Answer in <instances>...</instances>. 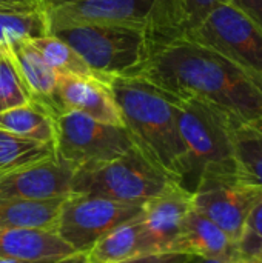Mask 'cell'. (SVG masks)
Masks as SVG:
<instances>
[{
	"label": "cell",
	"instance_id": "6da1fadb",
	"mask_svg": "<svg viewBox=\"0 0 262 263\" xmlns=\"http://www.w3.org/2000/svg\"><path fill=\"white\" fill-rule=\"evenodd\" d=\"M173 97H195L242 123L262 116V92L224 55L187 39L156 48L139 74Z\"/></svg>",
	"mask_w": 262,
	"mask_h": 263
},
{
	"label": "cell",
	"instance_id": "7a4b0ae2",
	"mask_svg": "<svg viewBox=\"0 0 262 263\" xmlns=\"http://www.w3.org/2000/svg\"><path fill=\"white\" fill-rule=\"evenodd\" d=\"M107 83L134 145L184 185L187 151L178 129L171 96L141 76L110 77Z\"/></svg>",
	"mask_w": 262,
	"mask_h": 263
},
{
	"label": "cell",
	"instance_id": "3957f363",
	"mask_svg": "<svg viewBox=\"0 0 262 263\" xmlns=\"http://www.w3.org/2000/svg\"><path fill=\"white\" fill-rule=\"evenodd\" d=\"M49 34L66 42L103 82L139 76L154 52L148 29L130 25H73Z\"/></svg>",
	"mask_w": 262,
	"mask_h": 263
},
{
	"label": "cell",
	"instance_id": "277c9868",
	"mask_svg": "<svg viewBox=\"0 0 262 263\" xmlns=\"http://www.w3.org/2000/svg\"><path fill=\"white\" fill-rule=\"evenodd\" d=\"M173 182L179 180L159 168L134 145L116 160L74 171L71 194L145 205Z\"/></svg>",
	"mask_w": 262,
	"mask_h": 263
},
{
	"label": "cell",
	"instance_id": "5b68a950",
	"mask_svg": "<svg viewBox=\"0 0 262 263\" xmlns=\"http://www.w3.org/2000/svg\"><path fill=\"white\" fill-rule=\"evenodd\" d=\"M176 123L187 151V177L196 180L208 165L233 162V129L239 122L221 108L195 97H173Z\"/></svg>",
	"mask_w": 262,
	"mask_h": 263
},
{
	"label": "cell",
	"instance_id": "8992f818",
	"mask_svg": "<svg viewBox=\"0 0 262 263\" xmlns=\"http://www.w3.org/2000/svg\"><path fill=\"white\" fill-rule=\"evenodd\" d=\"M261 199V188L246 180L233 162L205 166L191 190L193 210L238 243Z\"/></svg>",
	"mask_w": 262,
	"mask_h": 263
},
{
	"label": "cell",
	"instance_id": "52a82bcc",
	"mask_svg": "<svg viewBox=\"0 0 262 263\" xmlns=\"http://www.w3.org/2000/svg\"><path fill=\"white\" fill-rule=\"evenodd\" d=\"M134 142L124 126L97 122L79 112L54 116L56 159L74 171L119 159Z\"/></svg>",
	"mask_w": 262,
	"mask_h": 263
},
{
	"label": "cell",
	"instance_id": "ba28073f",
	"mask_svg": "<svg viewBox=\"0 0 262 263\" xmlns=\"http://www.w3.org/2000/svg\"><path fill=\"white\" fill-rule=\"evenodd\" d=\"M185 39L224 55L262 92V31L235 6H216Z\"/></svg>",
	"mask_w": 262,
	"mask_h": 263
},
{
	"label": "cell",
	"instance_id": "9c48e42d",
	"mask_svg": "<svg viewBox=\"0 0 262 263\" xmlns=\"http://www.w3.org/2000/svg\"><path fill=\"white\" fill-rule=\"evenodd\" d=\"M142 211L144 205L71 194L62 203L54 231L76 253L86 254L99 239L137 219Z\"/></svg>",
	"mask_w": 262,
	"mask_h": 263
},
{
	"label": "cell",
	"instance_id": "30bf717a",
	"mask_svg": "<svg viewBox=\"0 0 262 263\" xmlns=\"http://www.w3.org/2000/svg\"><path fill=\"white\" fill-rule=\"evenodd\" d=\"M156 0H49L42 6L48 34L73 25H130L150 31Z\"/></svg>",
	"mask_w": 262,
	"mask_h": 263
},
{
	"label": "cell",
	"instance_id": "8fae6325",
	"mask_svg": "<svg viewBox=\"0 0 262 263\" xmlns=\"http://www.w3.org/2000/svg\"><path fill=\"white\" fill-rule=\"evenodd\" d=\"M191 210V191L181 182H173L162 194L148 200L139 217L144 254L170 253Z\"/></svg>",
	"mask_w": 262,
	"mask_h": 263
},
{
	"label": "cell",
	"instance_id": "7c38bea8",
	"mask_svg": "<svg viewBox=\"0 0 262 263\" xmlns=\"http://www.w3.org/2000/svg\"><path fill=\"white\" fill-rule=\"evenodd\" d=\"M68 111L88 116L97 122L113 126H124L119 106L108 83L94 77L57 76L51 114L54 117Z\"/></svg>",
	"mask_w": 262,
	"mask_h": 263
},
{
	"label": "cell",
	"instance_id": "4fadbf2b",
	"mask_svg": "<svg viewBox=\"0 0 262 263\" xmlns=\"http://www.w3.org/2000/svg\"><path fill=\"white\" fill-rule=\"evenodd\" d=\"M74 170L51 160L0 177V199L54 200L71 196Z\"/></svg>",
	"mask_w": 262,
	"mask_h": 263
},
{
	"label": "cell",
	"instance_id": "5bb4252c",
	"mask_svg": "<svg viewBox=\"0 0 262 263\" xmlns=\"http://www.w3.org/2000/svg\"><path fill=\"white\" fill-rule=\"evenodd\" d=\"M170 253L190 254L196 259L242 262L238 242L195 210L187 214Z\"/></svg>",
	"mask_w": 262,
	"mask_h": 263
},
{
	"label": "cell",
	"instance_id": "9a60e30c",
	"mask_svg": "<svg viewBox=\"0 0 262 263\" xmlns=\"http://www.w3.org/2000/svg\"><path fill=\"white\" fill-rule=\"evenodd\" d=\"M222 3L227 0H156L154 17L148 31L154 48L185 39Z\"/></svg>",
	"mask_w": 262,
	"mask_h": 263
},
{
	"label": "cell",
	"instance_id": "2e32d148",
	"mask_svg": "<svg viewBox=\"0 0 262 263\" xmlns=\"http://www.w3.org/2000/svg\"><path fill=\"white\" fill-rule=\"evenodd\" d=\"M76 251L56 231L0 228V259L22 263H51Z\"/></svg>",
	"mask_w": 262,
	"mask_h": 263
},
{
	"label": "cell",
	"instance_id": "e0dca14e",
	"mask_svg": "<svg viewBox=\"0 0 262 263\" xmlns=\"http://www.w3.org/2000/svg\"><path fill=\"white\" fill-rule=\"evenodd\" d=\"M34 103L51 112L53 97L57 85V72L46 63L29 40L15 42L6 48Z\"/></svg>",
	"mask_w": 262,
	"mask_h": 263
},
{
	"label": "cell",
	"instance_id": "ac0fdd59",
	"mask_svg": "<svg viewBox=\"0 0 262 263\" xmlns=\"http://www.w3.org/2000/svg\"><path fill=\"white\" fill-rule=\"evenodd\" d=\"M65 199L40 202L0 199V228L54 231Z\"/></svg>",
	"mask_w": 262,
	"mask_h": 263
},
{
	"label": "cell",
	"instance_id": "d6986e66",
	"mask_svg": "<svg viewBox=\"0 0 262 263\" xmlns=\"http://www.w3.org/2000/svg\"><path fill=\"white\" fill-rule=\"evenodd\" d=\"M57 160L54 143L26 139L0 129V177Z\"/></svg>",
	"mask_w": 262,
	"mask_h": 263
},
{
	"label": "cell",
	"instance_id": "ffe728a7",
	"mask_svg": "<svg viewBox=\"0 0 262 263\" xmlns=\"http://www.w3.org/2000/svg\"><path fill=\"white\" fill-rule=\"evenodd\" d=\"M139 217L114 228L99 239L86 253L90 263H117L142 256L144 242Z\"/></svg>",
	"mask_w": 262,
	"mask_h": 263
},
{
	"label": "cell",
	"instance_id": "44dd1931",
	"mask_svg": "<svg viewBox=\"0 0 262 263\" xmlns=\"http://www.w3.org/2000/svg\"><path fill=\"white\" fill-rule=\"evenodd\" d=\"M0 129L26 139L54 143V117L46 108L34 102L0 112Z\"/></svg>",
	"mask_w": 262,
	"mask_h": 263
},
{
	"label": "cell",
	"instance_id": "7402d4cb",
	"mask_svg": "<svg viewBox=\"0 0 262 263\" xmlns=\"http://www.w3.org/2000/svg\"><path fill=\"white\" fill-rule=\"evenodd\" d=\"M48 34L42 8H0V49Z\"/></svg>",
	"mask_w": 262,
	"mask_h": 263
},
{
	"label": "cell",
	"instance_id": "603a6c76",
	"mask_svg": "<svg viewBox=\"0 0 262 263\" xmlns=\"http://www.w3.org/2000/svg\"><path fill=\"white\" fill-rule=\"evenodd\" d=\"M233 163L236 171L262 190V134L250 123L233 129Z\"/></svg>",
	"mask_w": 262,
	"mask_h": 263
},
{
	"label": "cell",
	"instance_id": "cb8c5ba5",
	"mask_svg": "<svg viewBox=\"0 0 262 263\" xmlns=\"http://www.w3.org/2000/svg\"><path fill=\"white\" fill-rule=\"evenodd\" d=\"M29 42L57 74L99 79L91 71V68L82 60V57L66 42H63L57 35L46 34V35L32 39Z\"/></svg>",
	"mask_w": 262,
	"mask_h": 263
},
{
	"label": "cell",
	"instance_id": "d4e9b609",
	"mask_svg": "<svg viewBox=\"0 0 262 263\" xmlns=\"http://www.w3.org/2000/svg\"><path fill=\"white\" fill-rule=\"evenodd\" d=\"M28 92L9 52L0 49V112L31 103Z\"/></svg>",
	"mask_w": 262,
	"mask_h": 263
},
{
	"label": "cell",
	"instance_id": "484cf974",
	"mask_svg": "<svg viewBox=\"0 0 262 263\" xmlns=\"http://www.w3.org/2000/svg\"><path fill=\"white\" fill-rule=\"evenodd\" d=\"M238 245L242 262L252 260L262 251V199L252 211Z\"/></svg>",
	"mask_w": 262,
	"mask_h": 263
},
{
	"label": "cell",
	"instance_id": "4316f807",
	"mask_svg": "<svg viewBox=\"0 0 262 263\" xmlns=\"http://www.w3.org/2000/svg\"><path fill=\"white\" fill-rule=\"evenodd\" d=\"M196 257L190 254H176V253H158V254H142L128 260L117 263H193Z\"/></svg>",
	"mask_w": 262,
	"mask_h": 263
},
{
	"label": "cell",
	"instance_id": "83f0119b",
	"mask_svg": "<svg viewBox=\"0 0 262 263\" xmlns=\"http://www.w3.org/2000/svg\"><path fill=\"white\" fill-rule=\"evenodd\" d=\"M262 31V0H227Z\"/></svg>",
	"mask_w": 262,
	"mask_h": 263
},
{
	"label": "cell",
	"instance_id": "f1b7e54d",
	"mask_svg": "<svg viewBox=\"0 0 262 263\" xmlns=\"http://www.w3.org/2000/svg\"><path fill=\"white\" fill-rule=\"evenodd\" d=\"M0 8H39L28 0H0Z\"/></svg>",
	"mask_w": 262,
	"mask_h": 263
},
{
	"label": "cell",
	"instance_id": "f546056e",
	"mask_svg": "<svg viewBox=\"0 0 262 263\" xmlns=\"http://www.w3.org/2000/svg\"><path fill=\"white\" fill-rule=\"evenodd\" d=\"M86 260H88L86 254H83V253H76V254H73V256H68V257H65V259H60V260H56V262L51 263H85Z\"/></svg>",
	"mask_w": 262,
	"mask_h": 263
},
{
	"label": "cell",
	"instance_id": "4dcf8cb0",
	"mask_svg": "<svg viewBox=\"0 0 262 263\" xmlns=\"http://www.w3.org/2000/svg\"><path fill=\"white\" fill-rule=\"evenodd\" d=\"M193 263H242V262H227V260H216V259H198Z\"/></svg>",
	"mask_w": 262,
	"mask_h": 263
},
{
	"label": "cell",
	"instance_id": "1f68e13d",
	"mask_svg": "<svg viewBox=\"0 0 262 263\" xmlns=\"http://www.w3.org/2000/svg\"><path fill=\"white\" fill-rule=\"evenodd\" d=\"M250 125H252L255 129H258V131L262 134V116L258 119V120H256V122H253V123H250Z\"/></svg>",
	"mask_w": 262,
	"mask_h": 263
},
{
	"label": "cell",
	"instance_id": "d6a6232c",
	"mask_svg": "<svg viewBox=\"0 0 262 263\" xmlns=\"http://www.w3.org/2000/svg\"><path fill=\"white\" fill-rule=\"evenodd\" d=\"M28 2H31L32 5H37L39 8H42V6H43V5H46L49 0H28Z\"/></svg>",
	"mask_w": 262,
	"mask_h": 263
},
{
	"label": "cell",
	"instance_id": "836d02e7",
	"mask_svg": "<svg viewBox=\"0 0 262 263\" xmlns=\"http://www.w3.org/2000/svg\"><path fill=\"white\" fill-rule=\"evenodd\" d=\"M249 263H262V251L259 254H256L252 260H249Z\"/></svg>",
	"mask_w": 262,
	"mask_h": 263
},
{
	"label": "cell",
	"instance_id": "e575fe53",
	"mask_svg": "<svg viewBox=\"0 0 262 263\" xmlns=\"http://www.w3.org/2000/svg\"><path fill=\"white\" fill-rule=\"evenodd\" d=\"M0 263H22V262H15V260H5V259H0Z\"/></svg>",
	"mask_w": 262,
	"mask_h": 263
},
{
	"label": "cell",
	"instance_id": "d590c367",
	"mask_svg": "<svg viewBox=\"0 0 262 263\" xmlns=\"http://www.w3.org/2000/svg\"><path fill=\"white\" fill-rule=\"evenodd\" d=\"M85 263H90V260H86V262H85Z\"/></svg>",
	"mask_w": 262,
	"mask_h": 263
},
{
	"label": "cell",
	"instance_id": "8d00e7d4",
	"mask_svg": "<svg viewBox=\"0 0 262 263\" xmlns=\"http://www.w3.org/2000/svg\"><path fill=\"white\" fill-rule=\"evenodd\" d=\"M242 263H249V262H242Z\"/></svg>",
	"mask_w": 262,
	"mask_h": 263
}]
</instances>
